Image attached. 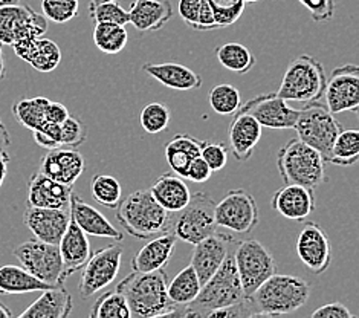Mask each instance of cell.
I'll list each match as a JSON object with an SVG mask.
<instances>
[{
	"instance_id": "cell-1",
	"label": "cell",
	"mask_w": 359,
	"mask_h": 318,
	"mask_svg": "<svg viewBox=\"0 0 359 318\" xmlns=\"http://www.w3.org/2000/svg\"><path fill=\"white\" fill-rule=\"evenodd\" d=\"M167 285L168 276L164 270L153 272L133 271L118 283L116 289L126 297L132 317H182L184 307L170 300Z\"/></svg>"
},
{
	"instance_id": "cell-2",
	"label": "cell",
	"mask_w": 359,
	"mask_h": 318,
	"mask_svg": "<svg viewBox=\"0 0 359 318\" xmlns=\"http://www.w3.org/2000/svg\"><path fill=\"white\" fill-rule=\"evenodd\" d=\"M116 219L127 234L149 240L172 228V213L161 207L150 190H136L116 205Z\"/></svg>"
},
{
	"instance_id": "cell-3",
	"label": "cell",
	"mask_w": 359,
	"mask_h": 318,
	"mask_svg": "<svg viewBox=\"0 0 359 318\" xmlns=\"http://www.w3.org/2000/svg\"><path fill=\"white\" fill-rule=\"evenodd\" d=\"M312 286L302 277L272 274L250 297L259 317L292 314L303 307L311 297Z\"/></svg>"
},
{
	"instance_id": "cell-4",
	"label": "cell",
	"mask_w": 359,
	"mask_h": 318,
	"mask_svg": "<svg viewBox=\"0 0 359 318\" xmlns=\"http://www.w3.org/2000/svg\"><path fill=\"white\" fill-rule=\"evenodd\" d=\"M246 298L236 270L233 253H229L220 268L201 286L198 297L184 307L182 317L207 318L216 309L243 302Z\"/></svg>"
},
{
	"instance_id": "cell-5",
	"label": "cell",
	"mask_w": 359,
	"mask_h": 318,
	"mask_svg": "<svg viewBox=\"0 0 359 318\" xmlns=\"http://www.w3.org/2000/svg\"><path fill=\"white\" fill-rule=\"evenodd\" d=\"M277 167L285 184H297L315 190L327 180L326 161L311 145L294 138L280 149Z\"/></svg>"
},
{
	"instance_id": "cell-6",
	"label": "cell",
	"mask_w": 359,
	"mask_h": 318,
	"mask_svg": "<svg viewBox=\"0 0 359 318\" xmlns=\"http://www.w3.org/2000/svg\"><path fill=\"white\" fill-rule=\"evenodd\" d=\"M326 83L323 63L313 55L303 54L289 63L276 93L285 101L313 102L323 98Z\"/></svg>"
},
{
	"instance_id": "cell-7",
	"label": "cell",
	"mask_w": 359,
	"mask_h": 318,
	"mask_svg": "<svg viewBox=\"0 0 359 318\" xmlns=\"http://www.w3.org/2000/svg\"><path fill=\"white\" fill-rule=\"evenodd\" d=\"M297 138L318 152L324 161H329L332 144L343 131L335 115L320 101L306 102L298 109V118L294 126Z\"/></svg>"
},
{
	"instance_id": "cell-8",
	"label": "cell",
	"mask_w": 359,
	"mask_h": 318,
	"mask_svg": "<svg viewBox=\"0 0 359 318\" xmlns=\"http://www.w3.org/2000/svg\"><path fill=\"white\" fill-rule=\"evenodd\" d=\"M236 270L245 296L250 298L262 283L277 272V262L269 249L259 240L246 239L237 242L233 253Z\"/></svg>"
},
{
	"instance_id": "cell-9",
	"label": "cell",
	"mask_w": 359,
	"mask_h": 318,
	"mask_svg": "<svg viewBox=\"0 0 359 318\" xmlns=\"http://www.w3.org/2000/svg\"><path fill=\"white\" fill-rule=\"evenodd\" d=\"M215 207L216 202L208 193H194L185 207L177 211V218L172 223L176 239L185 244L196 245L202 239L217 231Z\"/></svg>"
},
{
	"instance_id": "cell-10",
	"label": "cell",
	"mask_w": 359,
	"mask_h": 318,
	"mask_svg": "<svg viewBox=\"0 0 359 318\" xmlns=\"http://www.w3.org/2000/svg\"><path fill=\"white\" fill-rule=\"evenodd\" d=\"M13 256L20 266L46 285L58 286L65 283L63 260L58 245L41 242L39 239L27 240L14 248Z\"/></svg>"
},
{
	"instance_id": "cell-11",
	"label": "cell",
	"mask_w": 359,
	"mask_h": 318,
	"mask_svg": "<svg viewBox=\"0 0 359 318\" xmlns=\"http://www.w3.org/2000/svg\"><path fill=\"white\" fill-rule=\"evenodd\" d=\"M124 248L123 245H109L90 254L89 260L83 265L79 292L81 298L88 300L93 294L110 286L116 280L121 268Z\"/></svg>"
},
{
	"instance_id": "cell-12",
	"label": "cell",
	"mask_w": 359,
	"mask_h": 318,
	"mask_svg": "<svg viewBox=\"0 0 359 318\" xmlns=\"http://www.w3.org/2000/svg\"><path fill=\"white\" fill-rule=\"evenodd\" d=\"M216 225L233 233L245 234L259 225L260 214L254 196L243 188L229 190L215 207Z\"/></svg>"
},
{
	"instance_id": "cell-13",
	"label": "cell",
	"mask_w": 359,
	"mask_h": 318,
	"mask_svg": "<svg viewBox=\"0 0 359 318\" xmlns=\"http://www.w3.org/2000/svg\"><path fill=\"white\" fill-rule=\"evenodd\" d=\"M48 32V20L29 5H8L0 8V43L13 46L14 43L43 37Z\"/></svg>"
},
{
	"instance_id": "cell-14",
	"label": "cell",
	"mask_w": 359,
	"mask_h": 318,
	"mask_svg": "<svg viewBox=\"0 0 359 318\" xmlns=\"http://www.w3.org/2000/svg\"><path fill=\"white\" fill-rule=\"evenodd\" d=\"M323 98L333 115L343 112H358L359 109V67L344 65L332 72L326 83Z\"/></svg>"
},
{
	"instance_id": "cell-15",
	"label": "cell",
	"mask_w": 359,
	"mask_h": 318,
	"mask_svg": "<svg viewBox=\"0 0 359 318\" xmlns=\"http://www.w3.org/2000/svg\"><path fill=\"white\" fill-rule=\"evenodd\" d=\"M297 254L311 272L323 274L332 263V246L326 231L318 223L307 222L297 236Z\"/></svg>"
},
{
	"instance_id": "cell-16",
	"label": "cell",
	"mask_w": 359,
	"mask_h": 318,
	"mask_svg": "<svg viewBox=\"0 0 359 318\" xmlns=\"http://www.w3.org/2000/svg\"><path fill=\"white\" fill-rule=\"evenodd\" d=\"M237 110L252 115L262 127L268 128H294L298 118V109L290 107L276 92L255 97Z\"/></svg>"
},
{
	"instance_id": "cell-17",
	"label": "cell",
	"mask_w": 359,
	"mask_h": 318,
	"mask_svg": "<svg viewBox=\"0 0 359 318\" xmlns=\"http://www.w3.org/2000/svg\"><path fill=\"white\" fill-rule=\"evenodd\" d=\"M84 168H86V161L79 150L58 145V147L49 149L41 158L39 171L57 183L74 187L83 175Z\"/></svg>"
},
{
	"instance_id": "cell-18",
	"label": "cell",
	"mask_w": 359,
	"mask_h": 318,
	"mask_svg": "<svg viewBox=\"0 0 359 318\" xmlns=\"http://www.w3.org/2000/svg\"><path fill=\"white\" fill-rule=\"evenodd\" d=\"M233 242L234 239L229 234H222L215 231L194 245L190 265L198 274L201 285H203L225 262L226 256L229 254V244Z\"/></svg>"
},
{
	"instance_id": "cell-19",
	"label": "cell",
	"mask_w": 359,
	"mask_h": 318,
	"mask_svg": "<svg viewBox=\"0 0 359 318\" xmlns=\"http://www.w3.org/2000/svg\"><path fill=\"white\" fill-rule=\"evenodd\" d=\"M69 210L29 207L23 213V223L41 242L58 245L60 239L69 225Z\"/></svg>"
},
{
	"instance_id": "cell-20",
	"label": "cell",
	"mask_w": 359,
	"mask_h": 318,
	"mask_svg": "<svg viewBox=\"0 0 359 318\" xmlns=\"http://www.w3.org/2000/svg\"><path fill=\"white\" fill-rule=\"evenodd\" d=\"M315 193L312 188L286 184L272 194L271 207L289 220L302 222L315 211Z\"/></svg>"
},
{
	"instance_id": "cell-21",
	"label": "cell",
	"mask_w": 359,
	"mask_h": 318,
	"mask_svg": "<svg viewBox=\"0 0 359 318\" xmlns=\"http://www.w3.org/2000/svg\"><path fill=\"white\" fill-rule=\"evenodd\" d=\"M72 192V185L57 183L40 171H36L28 183V205L29 207L69 210Z\"/></svg>"
},
{
	"instance_id": "cell-22",
	"label": "cell",
	"mask_w": 359,
	"mask_h": 318,
	"mask_svg": "<svg viewBox=\"0 0 359 318\" xmlns=\"http://www.w3.org/2000/svg\"><path fill=\"white\" fill-rule=\"evenodd\" d=\"M228 127L229 149L234 158L245 162L252 157L262 138V126L252 115L237 110Z\"/></svg>"
},
{
	"instance_id": "cell-23",
	"label": "cell",
	"mask_w": 359,
	"mask_h": 318,
	"mask_svg": "<svg viewBox=\"0 0 359 318\" xmlns=\"http://www.w3.org/2000/svg\"><path fill=\"white\" fill-rule=\"evenodd\" d=\"M14 54L27 62L41 74L55 71L62 62V49L54 40L45 37H32L13 45Z\"/></svg>"
},
{
	"instance_id": "cell-24",
	"label": "cell",
	"mask_w": 359,
	"mask_h": 318,
	"mask_svg": "<svg viewBox=\"0 0 359 318\" xmlns=\"http://www.w3.org/2000/svg\"><path fill=\"white\" fill-rule=\"evenodd\" d=\"M58 249L63 260L65 280L81 270L92 254L88 234L72 219L69 220L65 234L60 239Z\"/></svg>"
},
{
	"instance_id": "cell-25",
	"label": "cell",
	"mask_w": 359,
	"mask_h": 318,
	"mask_svg": "<svg viewBox=\"0 0 359 318\" xmlns=\"http://www.w3.org/2000/svg\"><path fill=\"white\" fill-rule=\"evenodd\" d=\"M71 219L79 225L88 236L95 237H107L121 242L124 234L109 222V219L104 214L100 213L97 208H93L92 205L84 202L79 194L72 192L71 196V207H69Z\"/></svg>"
},
{
	"instance_id": "cell-26",
	"label": "cell",
	"mask_w": 359,
	"mask_h": 318,
	"mask_svg": "<svg viewBox=\"0 0 359 318\" xmlns=\"http://www.w3.org/2000/svg\"><path fill=\"white\" fill-rule=\"evenodd\" d=\"M150 242L136 251L132 259V270L136 272H153L165 270L173 249L176 246V236L173 233H162L149 239Z\"/></svg>"
},
{
	"instance_id": "cell-27",
	"label": "cell",
	"mask_w": 359,
	"mask_h": 318,
	"mask_svg": "<svg viewBox=\"0 0 359 318\" xmlns=\"http://www.w3.org/2000/svg\"><path fill=\"white\" fill-rule=\"evenodd\" d=\"M41 296L19 315L20 318H66L74 307L72 297L63 285L40 291Z\"/></svg>"
},
{
	"instance_id": "cell-28",
	"label": "cell",
	"mask_w": 359,
	"mask_h": 318,
	"mask_svg": "<svg viewBox=\"0 0 359 318\" xmlns=\"http://www.w3.org/2000/svg\"><path fill=\"white\" fill-rule=\"evenodd\" d=\"M173 6L168 0H135L129 10V23L140 32L164 28L172 19Z\"/></svg>"
},
{
	"instance_id": "cell-29",
	"label": "cell",
	"mask_w": 359,
	"mask_h": 318,
	"mask_svg": "<svg viewBox=\"0 0 359 318\" xmlns=\"http://www.w3.org/2000/svg\"><path fill=\"white\" fill-rule=\"evenodd\" d=\"M142 71L170 89L193 91L199 89L202 86L201 77L193 69H190V67L181 63H145L142 66Z\"/></svg>"
},
{
	"instance_id": "cell-30",
	"label": "cell",
	"mask_w": 359,
	"mask_h": 318,
	"mask_svg": "<svg viewBox=\"0 0 359 318\" xmlns=\"http://www.w3.org/2000/svg\"><path fill=\"white\" fill-rule=\"evenodd\" d=\"M149 190L161 207H164L170 213L181 211L191 197L190 188L176 173L159 176Z\"/></svg>"
},
{
	"instance_id": "cell-31",
	"label": "cell",
	"mask_w": 359,
	"mask_h": 318,
	"mask_svg": "<svg viewBox=\"0 0 359 318\" xmlns=\"http://www.w3.org/2000/svg\"><path fill=\"white\" fill-rule=\"evenodd\" d=\"M205 144H207V141H201L187 133H179L173 140H170L165 144L164 152L167 164L173 170V173L185 178L191 161L201 157V152Z\"/></svg>"
},
{
	"instance_id": "cell-32",
	"label": "cell",
	"mask_w": 359,
	"mask_h": 318,
	"mask_svg": "<svg viewBox=\"0 0 359 318\" xmlns=\"http://www.w3.org/2000/svg\"><path fill=\"white\" fill-rule=\"evenodd\" d=\"M48 288L50 286L34 277L23 266H0V296L29 294V292H40Z\"/></svg>"
},
{
	"instance_id": "cell-33",
	"label": "cell",
	"mask_w": 359,
	"mask_h": 318,
	"mask_svg": "<svg viewBox=\"0 0 359 318\" xmlns=\"http://www.w3.org/2000/svg\"><path fill=\"white\" fill-rule=\"evenodd\" d=\"M49 101L45 97L20 98L13 105V115L28 131H40L49 124L46 117Z\"/></svg>"
},
{
	"instance_id": "cell-34",
	"label": "cell",
	"mask_w": 359,
	"mask_h": 318,
	"mask_svg": "<svg viewBox=\"0 0 359 318\" xmlns=\"http://www.w3.org/2000/svg\"><path fill=\"white\" fill-rule=\"evenodd\" d=\"M216 57L225 69L236 74H248L257 62L251 49L237 41H229L217 46Z\"/></svg>"
},
{
	"instance_id": "cell-35",
	"label": "cell",
	"mask_w": 359,
	"mask_h": 318,
	"mask_svg": "<svg viewBox=\"0 0 359 318\" xmlns=\"http://www.w3.org/2000/svg\"><path fill=\"white\" fill-rule=\"evenodd\" d=\"M201 286L202 285L198 274H196L191 265H188L172 281H168L167 292L170 300H172L175 305L185 307L198 297Z\"/></svg>"
},
{
	"instance_id": "cell-36",
	"label": "cell",
	"mask_w": 359,
	"mask_h": 318,
	"mask_svg": "<svg viewBox=\"0 0 359 318\" xmlns=\"http://www.w3.org/2000/svg\"><path fill=\"white\" fill-rule=\"evenodd\" d=\"M129 41L126 27L115 23H95L93 28V43L104 54H119Z\"/></svg>"
},
{
	"instance_id": "cell-37",
	"label": "cell",
	"mask_w": 359,
	"mask_h": 318,
	"mask_svg": "<svg viewBox=\"0 0 359 318\" xmlns=\"http://www.w3.org/2000/svg\"><path fill=\"white\" fill-rule=\"evenodd\" d=\"M359 158V132L355 128L341 131L332 144L329 161L330 164L348 167L356 164Z\"/></svg>"
},
{
	"instance_id": "cell-38",
	"label": "cell",
	"mask_w": 359,
	"mask_h": 318,
	"mask_svg": "<svg viewBox=\"0 0 359 318\" xmlns=\"http://www.w3.org/2000/svg\"><path fill=\"white\" fill-rule=\"evenodd\" d=\"M89 317L92 318H130V309L126 302V297L119 292L107 291L106 294L98 297L93 303Z\"/></svg>"
},
{
	"instance_id": "cell-39",
	"label": "cell",
	"mask_w": 359,
	"mask_h": 318,
	"mask_svg": "<svg viewBox=\"0 0 359 318\" xmlns=\"http://www.w3.org/2000/svg\"><path fill=\"white\" fill-rule=\"evenodd\" d=\"M92 197L102 207L116 208L123 197V187L115 176L110 175H95L90 184Z\"/></svg>"
},
{
	"instance_id": "cell-40",
	"label": "cell",
	"mask_w": 359,
	"mask_h": 318,
	"mask_svg": "<svg viewBox=\"0 0 359 318\" xmlns=\"http://www.w3.org/2000/svg\"><path fill=\"white\" fill-rule=\"evenodd\" d=\"M241 92L233 84H217L208 93L211 109L219 115H233L241 107Z\"/></svg>"
},
{
	"instance_id": "cell-41",
	"label": "cell",
	"mask_w": 359,
	"mask_h": 318,
	"mask_svg": "<svg viewBox=\"0 0 359 318\" xmlns=\"http://www.w3.org/2000/svg\"><path fill=\"white\" fill-rule=\"evenodd\" d=\"M170 118H172V112L165 105H162V102H150V105L141 110L140 123L147 133L158 135L167 131Z\"/></svg>"
},
{
	"instance_id": "cell-42",
	"label": "cell",
	"mask_w": 359,
	"mask_h": 318,
	"mask_svg": "<svg viewBox=\"0 0 359 318\" xmlns=\"http://www.w3.org/2000/svg\"><path fill=\"white\" fill-rule=\"evenodd\" d=\"M217 28H226L241 19L245 11V0H207Z\"/></svg>"
},
{
	"instance_id": "cell-43",
	"label": "cell",
	"mask_w": 359,
	"mask_h": 318,
	"mask_svg": "<svg viewBox=\"0 0 359 318\" xmlns=\"http://www.w3.org/2000/svg\"><path fill=\"white\" fill-rule=\"evenodd\" d=\"M79 0H41V14L58 25L74 20L79 15Z\"/></svg>"
},
{
	"instance_id": "cell-44",
	"label": "cell",
	"mask_w": 359,
	"mask_h": 318,
	"mask_svg": "<svg viewBox=\"0 0 359 318\" xmlns=\"http://www.w3.org/2000/svg\"><path fill=\"white\" fill-rule=\"evenodd\" d=\"M88 138V127L84 126L80 118L67 117L60 124V145L63 147H80Z\"/></svg>"
},
{
	"instance_id": "cell-45",
	"label": "cell",
	"mask_w": 359,
	"mask_h": 318,
	"mask_svg": "<svg viewBox=\"0 0 359 318\" xmlns=\"http://www.w3.org/2000/svg\"><path fill=\"white\" fill-rule=\"evenodd\" d=\"M90 19L95 23H115L126 27L129 23V11L119 5L116 0L115 2H106L101 4L95 8L89 10Z\"/></svg>"
},
{
	"instance_id": "cell-46",
	"label": "cell",
	"mask_w": 359,
	"mask_h": 318,
	"mask_svg": "<svg viewBox=\"0 0 359 318\" xmlns=\"http://www.w3.org/2000/svg\"><path fill=\"white\" fill-rule=\"evenodd\" d=\"M201 157L205 159V162L210 166L212 173L225 168L228 162V147L225 143H212L205 144L201 152Z\"/></svg>"
},
{
	"instance_id": "cell-47",
	"label": "cell",
	"mask_w": 359,
	"mask_h": 318,
	"mask_svg": "<svg viewBox=\"0 0 359 318\" xmlns=\"http://www.w3.org/2000/svg\"><path fill=\"white\" fill-rule=\"evenodd\" d=\"M250 318V317H259L257 311L251 302V298H246L243 302H238L234 305H229L225 307L216 309L207 315V318Z\"/></svg>"
},
{
	"instance_id": "cell-48",
	"label": "cell",
	"mask_w": 359,
	"mask_h": 318,
	"mask_svg": "<svg viewBox=\"0 0 359 318\" xmlns=\"http://www.w3.org/2000/svg\"><path fill=\"white\" fill-rule=\"evenodd\" d=\"M311 13L312 20L316 23L329 22L335 14V0H298Z\"/></svg>"
},
{
	"instance_id": "cell-49",
	"label": "cell",
	"mask_w": 359,
	"mask_h": 318,
	"mask_svg": "<svg viewBox=\"0 0 359 318\" xmlns=\"http://www.w3.org/2000/svg\"><path fill=\"white\" fill-rule=\"evenodd\" d=\"M202 0H179L177 13L188 28L198 31Z\"/></svg>"
},
{
	"instance_id": "cell-50",
	"label": "cell",
	"mask_w": 359,
	"mask_h": 318,
	"mask_svg": "<svg viewBox=\"0 0 359 318\" xmlns=\"http://www.w3.org/2000/svg\"><path fill=\"white\" fill-rule=\"evenodd\" d=\"M211 175H212V170L210 168V166L205 162L202 157H198L191 161L190 167L187 170L185 178L194 184H203L211 178Z\"/></svg>"
},
{
	"instance_id": "cell-51",
	"label": "cell",
	"mask_w": 359,
	"mask_h": 318,
	"mask_svg": "<svg viewBox=\"0 0 359 318\" xmlns=\"http://www.w3.org/2000/svg\"><path fill=\"white\" fill-rule=\"evenodd\" d=\"M312 318H355V315L348 311L343 303H327L312 312Z\"/></svg>"
},
{
	"instance_id": "cell-52",
	"label": "cell",
	"mask_w": 359,
	"mask_h": 318,
	"mask_svg": "<svg viewBox=\"0 0 359 318\" xmlns=\"http://www.w3.org/2000/svg\"><path fill=\"white\" fill-rule=\"evenodd\" d=\"M211 29H219L215 15H212L211 8L207 0H202L201 5V13H199V22H198V31H211Z\"/></svg>"
},
{
	"instance_id": "cell-53",
	"label": "cell",
	"mask_w": 359,
	"mask_h": 318,
	"mask_svg": "<svg viewBox=\"0 0 359 318\" xmlns=\"http://www.w3.org/2000/svg\"><path fill=\"white\" fill-rule=\"evenodd\" d=\"M46 117H48V121L49 123L62 124L65 119L69 117V110H67V107L65 105H62V102L49 101Z\"/></svg>"
},
{
	"instance_id": "cell-54",
	"label": "cell",
	"mask_w": 359,
	"mask_h": 318,
	"mask_svg": "<svg viewBox=\"0 0 359 318\" xmlns=\"http://www.w3.org/2000/svg\"><path fill=\"white\" fill-rule=\"evenodd\" d=\"M10 154L8 152H0V188H2L8 173V164H10Z\"/></svg>"
},
{
	"instance_id": "cell-55",
	"label": "cell",
	"mask_w": 359,
	"mask_h": 318,
	"mask_svg": "<svg viewBox=\"0 0 359 318\" xmlns=\"http://www.w3.org/2000/svg\"><path fill=\"white\" fill-rule=\"evenodd\" d=\"M11 145V138L10 133H8V128L0 119V152H8V147Z\"/></svg>"
},
{
	"instance_id": "cell-56",
	"label": "cell",
	"mask_w": 359,
	"mask_h": 318,
	"mask_svg": "<svg viewBox=\"0 0 359 318\" xmlns=\"http://www.w3.org/2000/svg\"><path fill=\"white\" fill-rule=\"evenodd\" d=\"M6 75V67H5V57H4V49H2V43H0V81L5 79Z\"/></svg>"
},
{
	"instance_id": "cell-57",
	"label": "cell",
	"mask_w": 359,
	"mask_h": 318,
	"mask_svg": "<svg viewBox=\"0 0 359 318\" xmlns=\"http://www.w3.org/2000/svg\"><path fill=\"white\" fill-rule=\"evenodd\" d=\"M13 312L2 302H0V318H11Z\"/></svg>"
},
{
	"instance_id": "cell-58",
	"label": "cell",
	"mask_w": 359,
	"mask_h": 318,
	"mask_svg": "<svg viewBox=\"0 0 359 318\" xmlns=\"http://www.w3.org/2000/svg\"><path fill=\"white\" fill-rule=\"evenodd\" d=\"M106 2H115V0H90L89 10H92V8H95V6L101 5V4H106Z\"/></svg>"
},
{
	"instance_id": "cell-59",
	"label": "cell",
	"mask_w": 359,
	"mask_h": 318,
	"mask_svg": "<svg viewBox=\"0 0 359 318\" xmlns=\"http://www.w3.org/2000/svg\"><path fill=\"white\" fill-rule=\"evenodd\" d=\"M15 4H20V0H0V8L8 6V5H15Z\"/></svg>"
},
{
	"instance_id": "cell-60",
	"label": "cell",
	"mask_w": 359,
	"mask_h": 318,
	"mask_svg": "<svg viewBox=\"0 0 359 318\" xmlns=\"http://www.w3.org/2000/svg\"><path fill=\"white\" fill-rule=\"evenodd\" d=\"M255 2H260V0H245V4H255Z\"/></svg>"
}]
</instances>
